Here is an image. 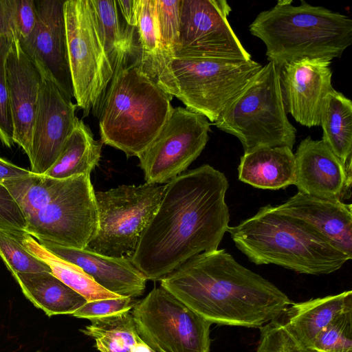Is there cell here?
Instances as JSON below:
<instances>
[{
	"mask_svg": "<svg viewBox=\"0 0 352 352\" xmlns=\"http://www.w3.org/2000/svg\"><path fill=\"white\" fill-rule=\"evenodd\" d=\"M131 352H155L147 346L142 340L135 344Z\"/></svg>",
	"mask_w": 352,
	"mask_h": 352,
	"instance_id": "41",
	"label": "cell"
},
{
	"mask_svg": "<svg viewBox=\"0 0 352 352\" xmlns=\"http://www.w3.org/2000/svg\"><path fill=\"white\" fill-rule=\"evenodd\" d=\"M36 352H41V351H37Z\"/></svg>",
	"mask_w": 352,
	"mask_h": 352,
	"instance_id": "42",
	"label": "cell"
},
{
	"mask_svg": "<svg viewBox=\"0 0 352 352\" xmlns=\"http://www.w3.org/2000/svg\"><path fill=\"white\" fill-rule=\"evenodd\" d=\"M131 314L140 338L155 352H210L212 323L161 286Z\"/></svg>",
	"mask_w": 352,
	"mask_h": 352,
	"instance_id": "10",
	"label": "cell"
},
{
	"mask_svg": "<svg viewBox=\"0 0 352 352\" xmlns=\"http://www.w3.org/2000/svg\"><path fill=\"white\" fill-rule=\"evenodd\" d=\"M10 45V34L0 19V141L8 148L14 144L6 77V59Z\"/></svg>",
	"mask_w": 352,
	"mask_h": 352,
	"instance_id": "34",
	"label": "cell"
},
{
	"mask_svg": "<svg viewBox=\"0 0 352 352\" xmlns=\"http://www.w3.org/2000/svg\"><path fill=\"white\" fill-rule=\"evenodd\" d=\"M94 8L104 48L113 74L133 58L140 59V47L135 41L134 28L122 24L117 1L91 0Z\"/></svg>",
	"mask_w": 352,
	"mask_h": 352,
	"instance_id": "24",
	"label": "cell"
},
{
	"mask_svg": "<svg viewBox=\"0 0 352 352\" xmlns=\"http://www.w3.org/2000/svg\"><path fill=\"white\" fill-rule=\"evenodd\" d=\"M0 19L15 32L21 43H25L37 21L35 0H0Z\"/></svg>",
	"mask_w": 352,
	"mask_h": 352,
	"instance_id": "32",
	"label": "cell"
},
{
	"mask_svg": "<svg viewBox=\"0 0 352 352\" xmlns=\"http://www.w3.org/2000/svg\"><path fill=\"white\" fill-rule=\"evenodd\" d=\"M227 232L256 265L274 264L300 274L321 275L338 270L351 260L309 226L270 204Z\"/></svg>",
	"mask_w": 352,
	"mask_h": 352,
	"instance_id": "3",
	"label": "cell"
},
{
	"mask_svg": "<svg viewBox=\"0 0 352 352\" xmlns=\"http://www.w3.org/2000/svg\"><path fill=\"white\" fill-rule=\"evenodd\" d=\"M65 0H35L36 26L21 48L41 74L51 78L69 98H74L67 49Z\"/></svg>",
	"mask_w": 352,
	"mask_h": 352,
	"instance_id": "15",
	"label": "cell"
},
{
	"mask_svg": "<svg viewBox=\"0 0 352 352\" xmlns=\"http://www.w3.org/2000/svg\"><path fill=\"white\" fill-rule=\"evenodd\" d=\"M294 185L298 192L343 201L351 195L352 170L348 169L322 140H302L296 153Z\"/></svg>",
	"mask_w": 352,
	"mask_h": 352,
	"instance_id": "18",
	"label": "cell"
},
{
	"mask_svg": "<svg viewBox=\"0 0 352 352\" xmlns=\"http://www.w3.org/2000/svg\"><path fill=\"white\" fill-rule=\"evenodd\" d=\"M43 76L28 157L30 171L38 175L56 161L78 119L76 104L51 78Z\"/></svg>",
	"mask_w": 352,
	"mask_h": 352,
	"instance_id": "14",
	"label": "cell"
},
{
	"mask_svg": "<svg viewBox=\"0 0 352 352\" xmlns=\"http://www.w3.org/2000/svg\"><path fill=\"white\" fill-rule=\"evenodd\" d=\"M0 256L11 273L51 272L49 266L30 254L21 242L1 232Z\"/></svg>",
	"mask_w": 352,
	"mask_h": 352,
	"instance_id": "35",
	"label": "cell"
},
{
	"mask_svg": "<svg viewBox=\"0 0 352 352\" xmlns=\"http://www.w3.org/2000/svg\"><path fill=\"white\" fill-rule=\"evenodd\" d=\"M352 310V291L291 303L282 321L289 331L308 348L316 336L333 319Z\"/></svg>",
	"mask_w": 352,
	"mask_h": 352,
	"instance_id": "22",
	"label": "cell"
},
{
	"mask_svg": "<svg viewBox=\"0 0 352 352\" xmlns=\"http://www.w3.org/2000/svg\"><path fill=\"white\" fill-rule=\"evenodd\" d=\"M323 142L348 169L352 162V102L333 89L326 96L320 113Z\"/></svg>",
	"mask_w": 352,
	"mask_h": 352,
	"instance_id": "25",
	"label": "cell"
},
{
	"mask_svg": "<svg viewBox=\"0 0 352 352\" xmlns=\"http://www.w3.org/2000/svg\"><path fill=\"white\" fill-rule=\"evenodd\" d=\"M181 2L182 0H155L161 41L170 59L180 49Z\"/></svg>",
	"mask_w": 352,
	"mask_h": 352,
	"instance_id": "33",
	"label": "cell"
},
{
	"mask_svg": "<svg viewBox=\"0 0 352 352\" xmlns=\"http://www.w3.org/2000/svg\"><path fill=\"white\" fill-rule=\"evenodd\" d=\"M21 243L30 254L45 262L55 276L87 301L120 297L100 287L78 266L49 252L30 234H25Z\"/></svg>",
	"mask_w": 352,
	"mask_h": 352,
	"instance_id": "27",
	"label": "cell"
},
{
	"mask_svg": "<svg viewBox=\"0 0 352 352\" xmlns=\"http://www.w3.org/2000/svg\"><path fill=\"white\" fill-rule=\"evenodd\" d=\"M65 179H57L44 175H30L5 180L2 184L15 199L25 219L46 206L60 190Z\"/></svg>",
	"mask_w": 352,
	"mask_h": 352,
	"instance_id": "30",
	"label": "cell"
},
{
	"mask_svg": "<svg viewBox=\"0 0 352 352\" xmlns=\"http://www.w3.org/2000/svg\"><path fill=\"white\" fill-rule=\"evenodd\" d=\"M132 298L120 296L116 298H107L87 301L78 309L72 316L89 320L131 311L134 307Z\"/></svg>",
	"mask_w": 352,
	"mask_h": 352,
	"instance_id": "38",
	"label": "cell"
},
{
	"mask_svg": "<svg viewBox=\"0 0 352 352\" xmlns=\"http://www.w3.org/2000/svg\"><path fill=\"white\" fill-rule=\"evenodd\" d=\"M164 189L163 185L145 183L95 192L98 230L86 249L107 256L131 258Z\"/></svg>",
	"mask_w": 352,
	"mask_h": 352,
	"instance_id": "9",
	"label": "cell"
},
{
	"mask_svg": "<svg viewBox=\"0 0 352 352\" xmlns=\"http://www.w3.org/2000/svg\"><path fill=\"white\" fill-rule=\"evenodd\" d=\"M135 29L138 34L140 66L156 82L170 58L161 41L155 0H139Z\"/></svg>",
	"mask_w": 352,
	"mask_h": 352,
	"instance_id": "28",
	"label": "cell"
},
{
	"mask_svg": "<svg viewBox=\"0 0 352 352\" xmlns=\"http://www.w3.org/2000/svg\"><path fill=\"white\" fill-rule=\"evenodd\" d=\"M11 45L6 59V77L10 109L13 126V141L30 155L33 125L43 76L21 48L12 29Z\"/></svg>",
	"mask_w": 352,
	"mask_h": 352,
	"instance_id": "17",
	"label": "cell"
},
{
	"mask_svg": "<svg viewBox=\"0 0 352 352\" xmlns=\"http://www.w3.org/2000/svg\"><path fill=\"white\" fill-rule=\"evenodd\" d=\"M68 62L76 105L99 117L113 69L91 0L64 3Z\"/></svg>",
	"mask_w": 352,
	"mask_h": 352,
	"instance_id": "8",
	"label": "cell"
},
{
	"mask_svg": "<svg viewBox=\"0 0 352 352\" xmlns=\"http://www.w3.org/2000/svg\"><path fill=\"white\" fill-rule=\"evenodd\" d=\"M263 67L252 59L177 52L156 83L214 123Z\"/></svg>",
	"mask_w": 352,
	"mask_h": 352,
	"instance_id": "6",
	"label": "cell"
},
{
	"mask_svg": "<svg viewBox=\"0 0 352 352\" xmlns=\"http://www.w3.org/2000/svg\"><path fill=\"white\" fill-rule=\"evenodd\" d=\"M312 352H352V310L339 315L314 338Z\"/></svg>",
	"mask_w": 352,
	"mask_h": 352,
	"instance_id": "31",
	"label": "cell"
},
{
	"mask_svg": "<svg viewBox=\"0 0 352 352\" xmlns=\"http://www.w3.org/2000/svg\"><path fill=\"white\" fill-rule=\"evenodd\" d=\"M80 331L92 338L100 352H131L140 342L130 311L90 320Z\"/></svg>",
	"mask_w": 352,
	"mask_h": 352,
	"instance_id": "29",
	"label": "cell"
},
{
	"mask_svg": "<svg viewBox=\"0 0 352 352\" xmlns=\"http://www.w3.org/2000/svg\"><path fill=\"white\" fill-rule=\"evenodd\" d=\"M331 63L325 59L307 58L278 67L286 111L303 126L320 124L324 100L333 89Z\"/></svg>",
	"mask_w": 352,
	"mask_h": 352,
	"instance_id": "16",
	"label": "cell"
},
{
	"mask_svg": "<svg viewBox=\"0 0 352 352\" xmlns=\"http://www.w3.org/2000/svg\"><path fill=\"white\" fill-rule=\"evenodd\" d=\"M266 46L269 61L278 67L303 58L331 61L352 43V20L346 15L304 0H278L261 12L249 25Z\"/></svg>",
	"mask_w": 352,
	"mask_h": 352,
	"instance_id": "4",
	"label": "cell"
},
{
	"mask_svg": "<svg viewBox=\"0 0 352 352\" xmlns=\"http://www.w3.org/2000/svg\"><path fill=\"white\" fill-rule=\"evenodd\" d=\"M275 208L284 214L303 221L352 258L351 204L298 192Z\"/></svg>",
	"mask_w": 352,
	"mask_h": 352,
	"instance_id": "19",
	"label": "cell"
},
{
	"mask_svg": "<svg viewBox=\"0 0 352 352\" xmlns=\"http://www.w3.org/2000/svg\"><path fill=\"white\" fill-rule=\"evenodd\" d=\"M160 286L212 324L260 328L292 302L224 249L202 252L160 280Z\"/></svg>",
	"mask_w": 352,
	"mask_h": 352,
	"instance_id": "2",
	"label": "cell"
},
{
	"mask_svg": "<svg viewBox=\"0 0 352 352\" xmlns=\"http://www.w3.org/2000/svg\"><path fill=\"white\" fill-rule=\"evenodd\" d=\"M119 11L129 27L135 28L138 12L139 0L117 1Z\"/></svg>",
	"mask_w": 352,
	"mask_h": 352,
	"instance_id": "39",
	"label": "cell"
},
{
	"mask_svg": "<svg viewBox=\"0 0 352 352\" xmlns=\"http://www.w3.org/2000/svg\"><path fill=\"white\" fill-rule=\"evenodd\" d=\"M40 244L56 256L80 267L98 285L111 293L133 298L144 292L147 279L130 258L107 256L86 248Z\"/></svg>",
	"mask_w": 352,
	"mask_h": 352,
	"instance_id": "20",
	"label": "cell"
},
{
	"mask_svg": "<svg viewBox=\"0 0 352 352\" xmlns=\"http://www.w3.org/2000/svg\"><path fill=\"white\" fill-rule=\"evenodd\" d=\"M25 217L8 188L0 182V232L21 242L26 232Z\"/></svg>",
	"mask_w": 352,
	"mask_h": 352,
	"instance_id": "37",
	"label": "cell"
},
{
	"mask_svg": "<svg viewBox=\"0 0 352 352\" xmlns=\"http://www.w3.org/2000/svg\"><path fill=\"white\" fill-rule=\"evenodd\" d=\"M259 329L261 336L256 352H312L280 320L271 321Z\"/></svg>",
	"mask_w": 352,
	"mask_h": 352,
	"instance_id": "36",
	"label": "cell"
},
{
	"mask_svg": "<svg viewBox=\"0 0 352 352\" xmlns=\"http://www.w3.org/2000/svg\"><path fill=\"white\" fill-rule=\"evenodd\" d=\"M226 0H182L177 52L230 59H252L228 20Z\"/></svg>",
	"mask_w": 352,
	"mask_h": 352,
	"instance_id": "13",
	"label": "cell"
},
{
	"mask_svg": "<svg viewBox=\"0 0 352 352\" xmlns=\"http://www.w3.org/2000/svg\"><path fill=\"white\" fill-rule=\"evenodd\" d=\"M228 186L226 175L208 164L164 185L130 258L147 280H160L192 257L218 249L230 227Z\"/></svg>",
	"mask_w": 352,
	"mask_h": 352,
	"instance_id": "1",
	"label": "cell"
},
{
	"mask_svg": "<svg viewBox=\"0 0 352 352\" xmlns=\"http://www.w3.org/2000/svg\"><path fill=\"white\" fill-rule=\"evenodd\" d=\"M295 170L292 149L287 146L262 148L241 157L238 177L257 188L279 190L294 185Z\"/></svg>",
	"mask_w": 352,
	"mask_h": 352,
	"instance_id": "21",
	"label": "cell"
},
{
	"mask_svg": "<svg viewBox=\"0 0 352 352\" xmlns=\"http://www.w3.org/2000/svg\"><path fill=\"white\" fill-rule=\"evenodd\" d=\"M210 131L205 116L186 107H173L157 135L137 156L146 183H168L185 172L204 149Z\"/></svg>",
	"mask_w": 352,
	"mask_h": 352,
	"instance_id": "12",
	"label": "cell"
},
{
	"mask_svg": "<svg viewBox=\"0 0 352 352\" xmlns=\"http://www.w3.org/2000/svg\"><path fill=\"white\" fill-rule=\"evenodd\" d=\"M26 232L40 243L85 249L98 230L90 175L66 179L56 196L26 219Z\"/></svg>",
	"mask_w": 352,
	"mask_h": 352,
	"instance_id": "11",
	"label": "cell"
},
{
	"mask_svg": "<svg viewBox=\"0 0 352 352\" xmlns=\"http://www.w3.org/2000/svg\"><path fill=\"white\" fill-rule=\"evenodd\" d=\"M173 97L142 69L139 59L115 72L99 114L101 142L138 156L173 111Z\"/></svg>",
	"mask_w": 352,
	"mask_h": 352,
	"instance_id": "5",
	"label": "cell"
},
{
	"mask_svg": "<svg viewBox=\"0 0 352 352\" xmlns=\"http://www.w3.org/2000/svg\"><path fill=\"white\" fill-rule=\"evenodd\" d=\"M32 172L21 168L0 157V182L5 180L23 177L30 175Z\"/></svg>",
	"mask_w": 352,
	"mask_h": 352,
	"instance_id": "40",
	"label": "cell"
},
{
	"mask_svg": "<svg viewBox=\"0 0 352 352\" xmlns=\"http://www.w3.org/2000/svg\"><path fill=\"white\" fill-rule=\"evenodd\" d=\"M101 151L102 142L96 140L88 126L78 119L58 159L43 175L57 179L90 175L100 161Z\"/></svg>",
	"mask_w": 352,
	"mask_h": 352,
	"instance_id": "26",
	"label": "cell"
},
{
	"mask_svg": "<svg viewBox=\"0 0 352 352\" xmlns=\"http://www.w3.org/2000/svg\"><path fill=\"white\" fill-rule=\"evenodd\" d=\"M213 124L236 137L244 153L277 146L292 149L296 129L287 116L278 67L272 61L263 66Z\"/></svg>",
	"mask_w": 352,
	"mask_h": 352,
	"instance_id": "7",
	"label": "cell"
},
{
	"mask_svg": "<svg viewBox=\"0 0 352 352\" xmlns=\"http://www.w3.org/2000/svg\"><path fill=\"white\" fill-rule=\"evenodd\" d=\"M24 296L48 316L72 315L86 299L52 272H12Z\"/></svg>",
	"mask_w": 352,
	"mask_h": 352,
	"instance_id": "23",
	"label": "cell"
}]
</instances>
